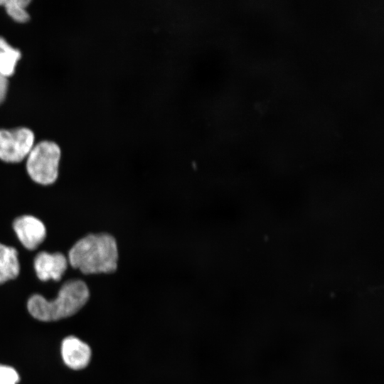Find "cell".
<instances>
[{
	"label": "cell",
	"mask_w": 384,
	"mask_h": 384,
	"mask_svg": "<svg viewBox=\"0 0 384 384\" xmlns=\"http://www.w3.org/2000/svg\"><path fill=\"white\" fill-rule=\"evenodd\" d=\"M68 260L85 274L113 273L118 267L117 242L107 233L88 234L70 248Z\"/></svg>",
	"instance_id": "cell-1"
},
{
	"label": "cell",
	"mask_w": 384,
	"mask_h": 384,
	"mask_svg": "<svg viewBox=\"0 0 384 384\" xmlns=\"http://www.w3.org/2000/svg\"><path fill=\"white\" fill-rule=\"evenodd\" d=\"M89 298L90 290L84 281L70 279L61 286L53 299L48 300L38 294L31 295L27 301V309L37 320L55 321L75 314Z\"/></svg>",
	"instance_id": "cell-2"
},
{
	"label": "cell",
	"mask_w": 384,
	"mask_h": 384,
	"mask_svg": "<svg viewBox=\"0 0 384 384\" xmlns=\"http://www.w3.org/2000/svg\"><path fill=\"white\" fill-rule=\"evenodd\" d=\"M60 156V149L54 142L41 141L34 145L26 157L30 178L41 185L53 183L58 176Z\"/></svg>",
	"instance_id": "cell-3"
},
{
	"label": "cell",
	"mask_w": 384,
	"mask_h": 384,
	"mask_svg": "<svg viewBox=\"0 0 384 384\" xmlns=\"http://www.w3.org/2000/svg\"><path fill=\"white\" fill-rule=\"evenodd\" d=\"M35 136L27 127L0 129V159L18 163L27 157L34 146Z\"/></svg>",
	"instance_id": "cell-4"
},
{
	"label": "cell",
	"mask_w": 384,
	"mask_h": 384,
	"mask_svg": "<svg viewBox=\"0 0 384 384\" xmlns=\"http://www.w3.org/2000/svg\"><path fill=\"white\" fill-rule=\"evenodd\" d=\"M13 229L22 245L29 250L36 249L46 236L45 225L33 215L16 218L13 222Z\"/></svg>",
	"instance_id": "cell-5"
},
{
	"label": "cell",
	"mask_w": 384,
	"mask_h": 384,
	"mask_svg": "<svg viewBox=\"0 0 384 384\" xmlns=\"http://www.w3.org/2000/svg\"><path fill=\"white\" fill-rule=\"evenodd\" d=\"M68 258L61 252H38L33 260V267L38 278L43 282L59 281L68 268Z\"/></svg>",
	"instance_id": "cell-6"
},
{
	"label": "cell",
	"mask_w": 384,
	"mask_h": 384,
	"mask_svg": "<svg viewBox=\"0 0 384 384\" xmlns=\"http://www.w3.org/2000/svg\"><path fill=\"white\" fill-rule=\"evenodd\" d=\"M60 353L65 366L72 370H80L88 366L92 352L88 343L71 335L62 341Z\"/></svg>",
	"instance_id": "cell-7"
},
{
	"label": "cell",
	"mask_w": 384,
	"mask_h": 384,
	"mask_svg": "<svg viewBox=\"0 0 384 384\" xmlns=\"http://www.w3.org/2000/svg\"><path fill=\"white\" fill-rule=\"evenodd\" d=\"M20 272V263L16 248L0 243V284L16 279Z\"/></svg>",
	"instance_id": "cell-8"
},
{
	"label": "cell",
	"mask_w": 384,
	"mask_h": 384,
	"mask_svg": "<svg viewBox=\"0 0 384 384\" xmlns=\"http://www.w3.org/2000/svg\"><path fill=\"white\" fill-rule=\"evenodd\" d=\"M21 57V51L0 36V74L6 78L12 75Z\"/></svg>",
	"instance_id": "cell-9"
},
{
	"label": "cell",
	"mask_w": 384,
	"mask_h": 384,
	"mask_svg": "<svg viewBox=\"0 0 384 384\" xmlns=\"http://www.w3.org/2000/svg\"><path fill=\"white\" fill-rule=\"evenodd\" d=\"M30 3L28 0H0V6H4L7 14L18 23H26L29 20L26 7Z\"/></svg>",
	"instance_id": "cell-10"
},
{
	"label": "cell",
	"mask_w": 384,
	"mask_h": 384,
	"mask_svg": "<svg viewBox=\"0 0 384 384\" xmlns=\"http://www.w3.org/2000/svg\"><path fill=\"white\" fill-rule=\"evenodd\" d=\"M19 375L12 367L0 364V384H17Z\"/></svg>",
	"instance_id": "cell-11"
},
{
	"label": "cell",
	"mask_w": 384,
	"mask_h": 384,
	"mask_svg": "<svg viewBox=\"0 0 384 384\" xmlns=\"http://www.w3.org/2000/svg\"><path fill=\"white\" fill-rule=\"evenodd\" d=\"M7 90V78L0 74V105L4 102V99L6 98Z\"/></svg>",
	"instance_id": "cell-12"
}]
</instances>
